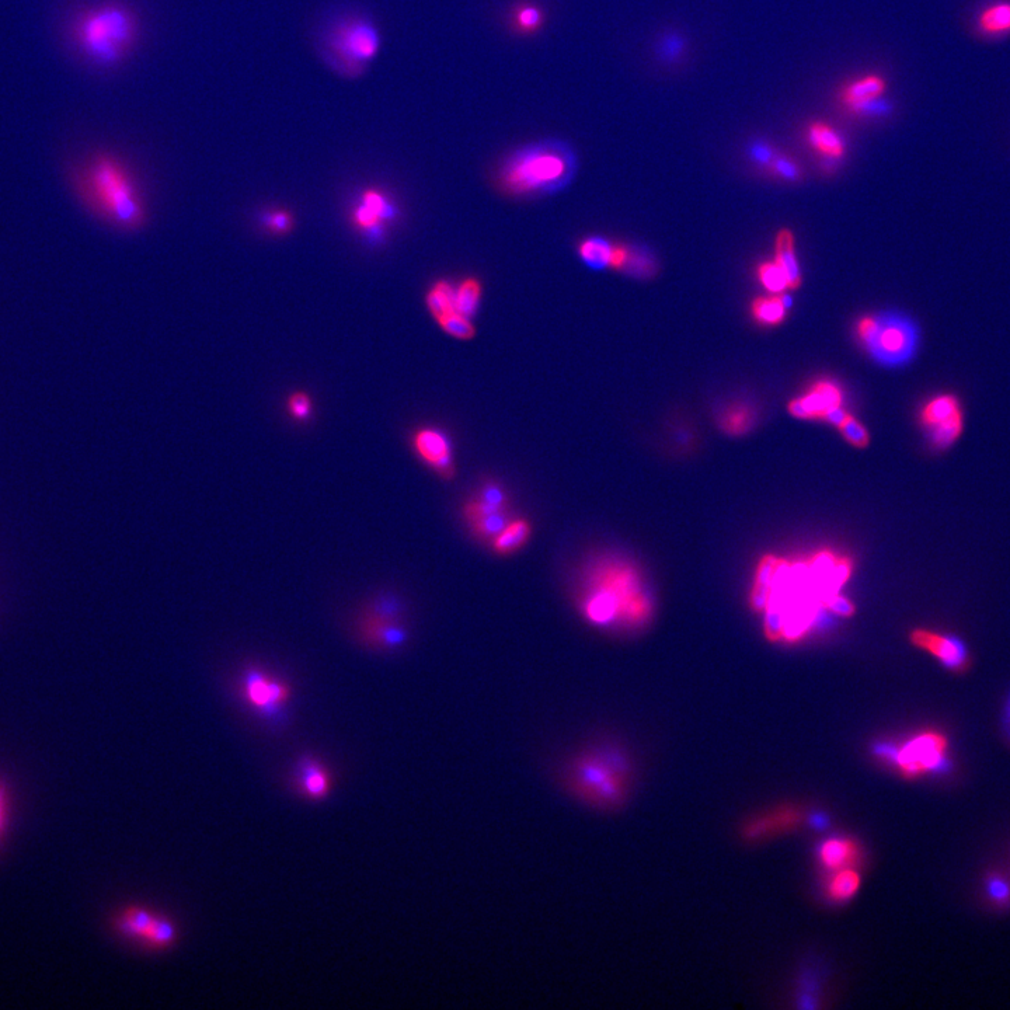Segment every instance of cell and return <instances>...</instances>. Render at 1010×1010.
<instances>
[{
    "mask_svg": "<svg viewBox=\"0 0 1010 1010\" xmlns=\"http://www.w3.org/2000/svg\"><path fill=\"white\" fill-rule=\"evenodd\" d=\"M578 608L597 629H636L649 622L653 605L642 577L626 560L599 556L584 567Z\"/></svg>",
    "mask_w": 1010,
    "mask_h": 1010,
    "instance_id": "obj_1",
    "label": "cell"
},
{
    "mask_svg": "<svg viewBox=\"0 0 1010 1010\" xmlns=\"http://www.w3.org/2000/svg\"><path fill=\"white\" fill-rule=\"evenodd\" d=\"M577 167L576 152L569 144L548 139L510 153L497 167L494 184L507 197H543L569 186Z\"/></svg>",
    "mask_w": 1010,
    "mask_h": 1010,
    "instance_id": "obj_2",
    "label": "cell"
},
{
    "mask_svg": "<svg viewBox=\"0 0 1010 1010\" xmlns=\"http://www.w3.org/2000/svg\"><path fill=\"white\" fill-rule=\"evenodd\" d=\"M629 761L612 744H591L566 761L562 782L567 792L585 806L614 810L628 794Z\"/></svg>",
    "mask_w": 1010,
    "mask_h": 1010,
    "instance_id": "obj_3",
    "label": "cell"
},
{
    "mask_svg": "<svg viewBox=\"0 0 1010 1010\" xmlns=\"http://www.w3.org/2000/svg\"><path fill=\"white\" fill-rule=\"evenodd\" d=\"M80 191L94 211L111 224L137 229L145 224L146 212L137 181L116 156L99 153L83 167Z\"/></svg>",
    "mask_w": 1010,
    "mask_h": 1010,
    "instance_id": "obj_4",
    "label": "cell"
},
{
    "mask_svg": "<svg viewBox=\"0 0 1010 1010\" xmlns=\"http://www.w3.org/2000/svg\"><path fill=\"white\" fill-rule=\"evenodd\" d=\"M141 37V20L123 2H104L85 10L73 24V40L87 61L113 68L124 61Z\"/></svg>",
    "mask_w": 1010,
    "mask_h": 1010,
    "instance_id": "obj_5",
    "label": "cell"
},
{
    "mask_svg": "<svg viewBox=\"0 0 1010 1010\" xmlns=\"http://www.w3.org/2000/svg\"><path fill=\"white\" fill-rule=\"evenodd\" d=\"M381 47V30L371 16L350 10L327 17L316 37L320 58L347 79L361 76L378 57Z\"/></svg>",
    "mask_w": 1010,
    "mask_h": 1010,
    "instance_id": "obj_6",
    "label": "cell"
},
{
    "mask_svg": "<svg viewBox=\"0 0 1010 1010\" xmlns=\"http://www.w3.org/2000/svg\"><path fill=\"white\" fill-rule=\"evenodd\" d=\"M856 333L860 343L877 364L904 367L914 360L921 344V330L904 313L886 312L859 320Z\"/></svg>",
    "mask_w": 1010,
    "mask_h": 1010,
    "instance_id": "obj_7",
    "label": "cell"
},
{
    "mask_svg": "<svg viewBox=\"0 0 1010 1010\" xmlns=\"http://www.w3.org/2000/svg\"><path fill=\"white\" fill-rule=\"evenodd\" d=\"M242 695L245 696L247 705L267 722L281 724L285 717V707L291 698V688L261 668L250 667L243 674Z\"/></svg>",
    "mask_w": 1010,
    "mask_h": 1010,
    "instance_id": "obj_8",
    "label": "cell"
},
{
    "mask_svg": "<svg viewBox=\"0 0 1010 1010\" xmlns=\"http://www.w3.org/2000/svg\"><path fill=\"white\" fill-rule=\"evenodd\" d=\"M879 752L895 762V765L907 775L942 772L945 771L947 765L945 754H943L945 740L935 733H925L912 738L901 748L884 745Z\"/></svg>",
    "mask_w": 1010,
    "mask_h": 1010,
    "instance_id": "obj_9",
    "label": "cell"
},
{
    "mask_svg": "<svg viewBox=\"0 0 1010 1010\" xmlns=\"http://www.w3.org/2000/svg\"><path fill=\"white\" fill-rule=\"evenodd\" d=\"M399 217L395 202L379 188H367L358 197L351 211V221L371 245H379L386 229Z\"/></svg>",
    "mask_w": 1010,
    "mask_h": 1010,
    "instance_id": "obj_10",
    "label": "cell"
},
{
    "mask_svg": "<svg viewBox=\"0 0 1010 1010\" xmlns=\"http://www.w3.org/2000/svg\"><path fill=\"white\" fill-rule=\"evenodd\" d=\"M909 640L919 650L931 654L946 671L966 674L973 665L970 647L954 633L919 628L912 630Z\"/></svg>",
    "mask_w": 1010,
    "mask_h": 1010,
    "instance_id": "obj_11",
    "label": "cell"
},
{
    "mask_svg": "<svg viewBox=\"0 0 1010 1010\" xmlns=\"http://www.w3.org/2000/svg\"><path fill=\"white\" fill-rule=\"evenodd\" d=\"M414 454L442 479H454L456 468L451 438L441 428L424 426L413 431Z\"/></svg>",
    "mask_w": 1010,
    "mask_h": 1010,
    "instance_id": "obj_12",
    "label": "cell"
},
{
    "mask_svg": "<svg viewBox=\"0 0 1010 1010\" xmlns=\"http://www.w3.org/2000/svg\"><path fill=\"white\" fill-rule=\"evenodd\" d=\"M844 395L837 383L820 381L814 383L803 397L789 404V412L797 419H825L832 410L842 407Z\"/></svg>",
    "mask_w": 1010,
    "mask_h": 1010,
    "instance_id": "obj_13",
    "label": "cell"
},
{
    "mask_svg": "<svg viewBox=\"0 0 1010 1010\" xmlns=\"http://www.w3.org/2000/svg\"><path fill=\"white\" fill-rule=\"evenodd\" d=\"M609 270L619 271L636 280H649L656 274L657 263L646 247L614 243Z\"/></svg>",
    "mask_w": 1010,
    "mask_h": 1010,
    "instance_id": "obj_14",
    "label": "cell"
},
{
    "mask_svg": "<svg viewBox=\"0 0 1010 1010\" xmlns=\"http://www.w3.org/2000/svg\"><path fill=\"white\" fill-rule=\"evenodd\" d=\"M361 639L369 646L382 650H396L409 640V632L399 621L365 615L360 625Z\"/></svg>",
    "mask_w": 1010,
    "mask_h": 1010,
    "instance_id": "obj_15",
    "label": "cell"
},
{
    "mask_svg": "<svg viewBox=\"0 0 1010 1010\" xmlns=\"http://www.w3.org/2000/svg\"><path fill=\"white\" fill-rule=\"evenodd\" d=\"M961 414H966V410L956 393H938L922 404L921 410H919V424L925 431H928L956 419Z\"/></svg>",
    "mask_w": 1010,
    "mask_h": 1010,
    "instance_id": "obj_16",
    "label": "cell"
},
{
    "mask_svg": "<svg viewBox=\"0 0 1010 1010\" xmlns=\"http://www.w3.org/2000/svg\"><path fill=\"white\" fill-rule=\"evenodd\" d=\"M982 37L1001 38L1010 34V0H994L980 9L974 20Z\"/></svg>",
    "mask_w": 1010,
    "mask_h": 1010,
    "instance_id": "obj_17",
    "label": "cell"
},
{
    "mask_svg": "<svg viewBox=\"0 0 1010 1010\" xmlns=\"http://www.w3.org/2000/svg\"><path fill=\"white\" fill-rule=\"evenodd\" d=\"M296 783L303 796L309 799H325L330 792L329 772L312 758H303L296 769Z\"/></svg>",
    "mask_w": 1010,
    "mask_h": 1010,
    "instance_id": "obj_18",
    "label": "cell"
},
{
    "mask_svg": "<svg viewBox=\"0 0 1010 1010\" xmlns=\"http://www.w3.org/2000/svg\"><path fill=\"white\" fill-rule=\"evenodd\" d=\"M612 246L614 243L604 236H585L577 243V256L592 271L606 270L611 263Z\"/></svg>",
    "mask_w": 1010,
    "mask_h": 1010,
    "instance_id": "obj_19",
    "label": "cell"
},
{
    "mask_svg": "<svg viewBox=\"0 0 1010 1010\" xmlns=\"http://www.w3.org/2000/svg\"><path fill=\"white\" fill-rule=\"evenodd\" d=\"M531 534V522L524 520V518L511 520L510 524L490 542L491 548L500 556L514 555L527 545Z\"/></svg>",
    "mask_w": 1010,
    "mask_h": 1010,
    "instance_id": "obj_20",
    "label": "cell"
},
{
    "mask_svg": "<svg viewBox=\"0 0 1010 1010\" xmlns=\"http://www.w3.org/2000/svg\"><path fill=\"white\" fill-rule=\"evenodd\" d=\"M158 915L141 907L127 908L117 919L118 932L125 938L144 942L155 925Z\"/></svg>",
    "mask_w": 1010,
    "mask_h": 1010,
    "instance_id": "obj_21",
    "label": "cell"
},
{
    "mask_svg": "<svg viewBox=\"0 0 1010 1010\" xmlns=\"http://www.w3.org/2000/svg\"><path fill=\"white\" fill-rule=\"evenodd\" d=\"M483 299V284L475 275L462 278L455 285V309L462 316L473 320L479 313Z\"/></svg>",
    "mask_w": 1010,
    "mask_h": 1010,
    "instance_id": "obj_22",
    "label": "cell"
},
{
    "mask_svg": "<svg viewBox=\"0 0 1010 1010\" xmlns=\"http://www.w3.org/2000/svg\"><path fill=\"white\" fill-rule=\"evenodd\" d=\"M820 862L827 869L837 870L846 869L849 865L855 862L856 856H858V849L856 845L853 844L849 839L842 838H832L825 841L823 845L820 846Z\"/></svg>",
    "mask_w": 1010,
    "mask_h": 1010,
    "instance_id": "obj_23",
    "label": "cell"
},
{
    "mask_svg": "<svg viewBox=\"0 0 1010 1010\" xmlns=\"http://www.w3.org/2000/svg\"><path fill=\"white\" fill-rule=\"evenodd\" d=\"M426 306L435 323L456 312L455 284L448 280H437L431 284L426 294Z\"/></svg>",
    "mask_w": 1010,
    "mask_h": 1010,
    "instance_id": "obj_24",
    "label": "cell"
},
{
    "mask_svg": "<svg viewBox=\"0 0 1010 1010\" xmlns=\"http://www.w3.org/2000/svg\"><path fill=\"white\" fill-rule=\"evenodd\" d=\"M884 90H886V82L880 76H866V78L856 80L846 87L842 93V101L849 109H852V107L867 103V101L879 99Z\"/></svg>",
    "mask_w": 1010,
    "mask_h": 1010,
    "instance_id": "obj_25",
    "label": "cell"
},
{
    "mask_svg": "<svg viewBox=\"0 0 1010 1010\" xmlns=\"http://www.w3.org/2000/svg\"><path fill=\"white\" fill-rule=\"evenodd\" d=\"M775 261L785 270L787 278H789V289L799 288L801 282L799 261L794 253L792 232L786 231V229L779 232L778 238H776Z\"/></svg>",
    "mask_w": 1010,
    "mask_h": 1010,
    "instance_id": "obj_26",
    "label": "cell"
},
{
    "mask_svg": "<svg viewBox=\"0 0 1010 1010\" xmlns=\"http://www.w3.org/2000/svg\"><path fill=\"white\" fill-rule=\"evenodd\" d=\"M808 141L813 145V148H816L827 158L838 159L844 155V141L837 132L823 123L811 125L810 131H808Z\"/></svg>",
    "mask_w": 1010,
    "mask_h": 1010,
    "instance_id": "obj_27",
    "label": "cell"
},
{
    "mask_svg": "<svg viewBox=\"0 0 1010 1010\" xmlns=\"http://www.w3.org/2000/svg\"><path fill=\"white\" fill-rule=\"evenodd\" d=\"M513 520L508 510L493 511L479 515L468 521L470 529L476 538L491 542Z\"/></svg>",
    "mask_w": 1010,
    "mask_h": 1010,
    "instance_id": "obj_28",
    "label": "cell"
},
{
    "mask_svg": "<svg viewBox=\"0 0 1010 1010\" xmlns=\"http://www.w3.org/2000/svg\"><path fill=\"white\" fill-rule=\"evenodd\" d=\"M779 559L773 556H766L762 559L761 564L758 567L757 583H755L754 591H752L751 604L757 611H764L766 605H768L769 595H771L773 576H775L776 567H778Z\"/></svg>",
    "mask_w": 1010,
    "mask_h": 1010,
    "instance_id": "obj_29",
    "label": "cell"
},
{
    "mask_svg": "<svg viewBox=\"0 0 1010 1010\" xmlns=\"http://www.w3.org/2000/svg\"><path fill=\"white\" fill-rule=\"evenodd\" d=\"M785 298L779 296H769V298H758L752 303V315L755 320L764 326H778L786 318Z\"/></svg>",
    "mask_w": 1010,
    "mask_h": 1010,
    "instance_id": "obj_30",
    "label": "cell"
},
{
    "mask_svg": "<svg viewBox=\"0 0 1010 1010\" xmlns=\"http://www.w3.org/2000/svg\"><path fill=\"white\" fill-rule=\"evenodd\" d=\"M860 887V876L855 870L841 869L835 872L828 883V895L835 901H846L858 893Z\"/></svg>",
    "mask_w": 1010,
    "mask_h": 1010,
    "instance_id": "obj_31",
    "label": "cell"
},
{
    "mask_svg": "<svg viewBox=\"0 0 1010 1010\" xmlns=\"http://www.w3.org/2000/svg\"><path fill=\"white\" fill-rule=\"evenodd\" d=\"M754 424V412L750 406L736 404L727 409L720 420V426L731 435L747 433Z\"/></svg>",
    "mask_w": 1010,
    "mask_h": 1010,
    "instance_id": "obj_32",
    "label": "cell"
},
{
    "mask_svg": "<svg viewBox=\"0 0 1010 1010\" xmlns=\"http://www.w3.org/2000/svg\"><path fill=\"white\" fill-rule=\"evenodd\" d=\"M438 327L447 334V336L452 337V339L469 341L475 339L476 327L473 325V320L465 318L461 313L454 312L451 315L445 316L444 319L438 320Z\"/></svg>",
    "mask_w": 1010,
    "mask_h": 1010,
    "instance_id": "obj_33",
    "label": "cell"
},
{
    "mask_svg": "<svg viewBox=\"0 0 1010 1010\" xmlns=\"http://www.w3.org/2000/svg\"><path fill=\"white\" fill-rule=\"evenodd\" d=\"M545 16L539 6L524 3L515 9L513 23L518 33L532 34L541 29Z\"/></svg>",
    "mask_w": 1010,
    "mask_h": 1010,
    "instance_id": "obj_34",
    "label": "cell"
},
{
    "mask_svg": "<svg viewBox=\"0 0 1010 1010\" xmlns=\"http://www.w3.org/2000/svg\"><path fill=\"white\" fill-rule=\"evenodd\" d=\"M758 277L766 291L772 292V294H782L786 289H789V278L776 261L759 266Z\"/></svg>",
    "mask_w": 1010,
    "mask_h": 1010,
    "instance_id": "obj_35",
    "label": "cell"
},
{
    "mask_svg": "<svg viewBox=\"0 0 1010 1010\" xmlns=\"http://www.w3.org/2000/svg\"><path fill=\"white\" fill-rule=\"evenodd\" d=\"M176 938L177 932L172 922L158 915L155 925H153L151 932H149L145 943L146 946L152 947V949H166V947L172 946L176 942Z\"/></svg>",
    "mask_w": 1010,
    "mask_h": 1010,
    "instance_id": "obj_36",
    "label": "cell"
},
{
    "mask_svg": "<svg viewBox=\"0 0 1010 1010\" xmlns=\"http://www.w3.org/2000/svg\"><path fill=\"white\" fill-rule=\"evenodd\" d=\"M475 500L490 510H507L508 508L507 493L496 482L484 483Z\"/></svg>",
    "mask_w": 1010,
    "mask_h": 1010,
    "instance_id": "obj_37",
    "label": "cell"
},
{
    "mask_svg": "<svg viewBox=\"0 0 1010 1010\" xmlns=\"http://www.w3.org/2000/svg\"><path fill=\"white\" fill-rule=\"evenodd\" d=\"M261 225L266 226L267 231L274 235H284L294 228V217L289 211L271 210L264 212Z\"/></svg>",
    "mask_w": 1010,
    "mask_h": 1010,
    "instance_id": "obj_38",
    "label": "cell"
},
{
    "mask_svg": "<svg viewBox=\"0 0 1010 1010\" xmlns=\"http://www.w3.org/2000/svg\"><path fill=\"white\" fill-rule=\"evenodd\" d=\"M841 434L844 435L846 441L856 448H866L870 442V435L867 433L866 427L862 423H859L855 417H846L844 423L838 427Z\"/></svg>",
    "mask_w": 1010,
    "mask_h": 1010,
    "instance_id": "obj_39",
    "label": "cell"
},
{
    "mask_svg": "<svg viewBox=\"0 0 1010 1010\" xmlns=\"http://www.w3.org/2000/svg\"><path fill=\"white\" fill-rule=\"evenodd\" d=\"M288 412L292 419L306 421L312 414V400L305 392H295L288 397Z\"/></svg>",
    "mask_w": 1010,
    "mask_h": 1010,
    "instance_id": "obj_40",
    "label": "cell"
},
{
    "mask_svg": "<svg viewBox=\"0 0 1010 1010\" xmlns=\"http://www.w3.org/2000/svg\"><path fill=\"white\" fill-rule=\"evenodd\" d=\"M400 609L402 608H400L395 599L382 597L376 599L365 615L374 616V618L379 619H388V621H397Z\"/></svg>",
    "mask_w": 1010,
    "mask_h": 1010,
    "instance_id": "obj_41",
    "label": "cell"
},
{
    "mask_svg": "<svg viewBox=\"0 0 1010 1010\" xmlns=\"http://www.w3.org/2000/svg\"><path fill=\"white\" fill-rule=\"evenodd\" d=\"M772 169L775 170L776 174L786 180H797L799 179L800 172L799 167L794 165L792 160L785 158V156L776 155L775 160L772 162Z\"/></svg>",
    "mask_w": 1010,
    "mask_h": 1010,
    "instance_id": "obj_42",
    "label": "cell"
},
{
    "mask_svg": "<svg viewBox=\"0 0 1010 1010\" xmlns=\"http://www.w3.org/2000/svg\"><path fill=\"white\" fill-rule=\"evenodd\" d=\"M751 158L755 162L761 163V165H772L773 160L776 158V153L771 146L758 142V144L751 146Z\"/></svg>",
    "mask_w": 1010,
    "mask_h": 1010,
    "instance_id": "obj_43",
    "label": "cell"
},
{
    "mask_svg": "<svg viewBox=\"0 0 1010 1010\" xmlns=\"http://www.w3.org/2000/svg\"><path fill=\"white\" fill-rule=\"evenodd\" d=\"M828 608L831 609L834 614L841 616H851L855 612V608L848 599L844 597H839L838 594L832 595L831 598L827 599Z\"/></svg>",
    "mask_w": 1010,
    "mask_h": 1010,
    "instance_id": "obj_44",
    "label": "cell"
},
{
    "mask_svg": "<svg viewBox=\"0 0 1010 1010\" xmlns=\"http://www.w3.org/2000/svg\"><path fill=\"white\" fill-rule=\"evenodd\" d=\"M988 894L992 900L1006 901L1010 895L1009 886L1001 879H991L988 883Z\"/></svg>",
    "mask_w": 1010,
    "mask_h": 1010,
    "instance_id": "obj_45",
    "label": "cell"
},
{
    "mask_svg": "<svg viewBox=\"0 0 1010 1010\" xmlns=\"http://www.w3.org/2000/svg\"><path fill=\"white\" fill-rule=\"evenodd\" d=\"M682 50V41L677 37H670L664 41L663 55L667 58H675Z\"/></svg>",
    "mask_w": 1010,
    "mask_h": 1010,
    "instance_id": "obj_46",
    "label": "cell"
},
{
    "mask_svg": "<svg viewBox=\"0 0 1010 1010\" xmlns=\"http://www.w3.org/2000/svg\"><path fill=\"white\" fill-rule=\"evenodd\" d=\"M848 416L849 414L846 413L842 407H838V409L832 410V412L828 413L824 420H827L828 423L834 424L835 427H839L842 423H844L846 417Z\"/></svg>",
    "mask_w": 1010,
    "mask_h": 1010,
    "instance_id": "obj_47",
    "label": "cell"
},
{
    "mask_svg": "<svg viewBox=\"0 0 1010 1010\" xmlns=\"http://www.w3.org/2000/svg\"><path fill=\"white\" fill-rule=\"evenodd\" d=\"M1003 727H1005L1006 734L1010 738V693L1008 699H1006L1005 707H1003Z\"/></svg>",
    "mask_w": 1010,
    "mask_h": 1010,
    "instance_id": "obj_48",
    "label": "cell"
},
{
    "mask_svg": "<svg viewBox=\"0 0 1010 1010\" xmlns=\"http://www.w3.org/2000/svg\"><path fill=\"white\" fill-rule=\"evenodd\" d=\"M3 821H5V800H3L2 790H0V830H2Z\"/></svg>",
    "mask_w": 1010,
    "mask_h": 1010,
    "instance_id": "obj_49",
    "label": "cell"
}]
</instances>
